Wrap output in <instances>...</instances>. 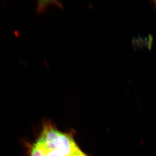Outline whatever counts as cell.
<instances>
[{
    "label": "cell",
    "instance_id": "8992f818",
    "mask_svg": "<svg viewBox=\"0 0 156 156\" xmlns=\"http://www.w3.org/2000/svg\"><path fill=\"white\" fill-rule=\"evenodd\" d=\"M70 156H87V155L86 154L83 152L82 151L79 149Z\"/></svg>",
    "mask_w": 156,
    "mask_h": 156
},
{
    "label": "cell",
    "instance_id": "277c9868",
    "mask_svg": "<svg viewBox=\"0 0 156 156\" xmlns=\"http://www.w3.org/2000/svg\"><path fill=\"white\" fill-rule=\"evenodd\" d=\"M48 150L44 144L38 140L33 146L30 156H45Z\"/></svg>",
    "mask_w": 156,
    "mask_h": 156
},
{
    "label": "cell",
    "instance_id": "7a4b0ae2",
    "mask_svg": "<svg viewBox=\"0 0 156 156\" xmlns=\"http://www.w3.org/2000/svg\"><path fill=\"white\" fill-rule=\"evenodd\" d=\"M60 133L53 125L48 123L44 126L39 140L44 143L48 150L54 149L53 144Z\"/></svg>",
    "mask_w": 156,
    "mask_h": 156
},
{
    "label": "cell",
    "instance_id": "6da1fadb",
    "mask_svg": "<svg viewBox=\"0 0 156 156\" xmlns=\"http://www.w3.org/2000/svg\"><path fill=\"white\" fill-rule=\"evenodd\" d=\"M53 146L54 149L65 156H70L80 149L71 135L61 132L54 141Z\"/></svg>",
    "mask_w": 156,
    "mask_h": 156
},
{
    "label": "cell",
    "instance_id": "3957f363",
    "mask_svg": "<svg viewBox=\"0 0 156 156\" xmlns=\"http://www.w3.org/2000/svg\"><path fill=\"white\" fill-rule=\"evenodd\" d=\"M52 5H56L59 8L63 7L62 4L59 1L55 0H44L37 1L36 12L37 14H41L45 12Z\"/></svg>",
    "mask_w": 156,
    "mask_h": 156
},
{
    "label": "cell",
    "instance_id": "5b68a950",
    "mask_svg": "<svg viewBox=\"0 0 156 156\" xmlns=\"http://www.w3.org/2000/svg\"><path fill=\"white\" fill-rule=\"evenodd\" d=\"M45 156H65L61 153L55 149L49 150Z\"/></svg>",
    "mask_w": 156,
    "mask_h": 156
}]
</instances>
